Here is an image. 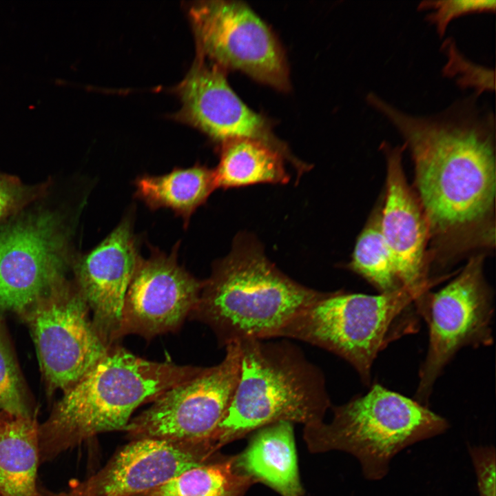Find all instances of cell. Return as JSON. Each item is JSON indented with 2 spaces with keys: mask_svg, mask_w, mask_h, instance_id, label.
Masks as SVG:
<instances>
[{
  "mask_svg": "<svg viewBox=\"0 0 496 496\" xmlns=\"http://www.w3.org/2000/svg\"><path fill=\"white\" fill-rule=\"evenodd\" d=\"M446 61L442 73L453 79L462 88H470L479 96L484 92L495 90V71L468 60L457 48L451 38L446 39L442 45Z\"/></svg>",
  "mask_w": 496,
  "mask_h": 496,
  "instance_id": "obj_23",
  "label": "cell"
},
{
  "mask_svg": "<svg viewBox=\"0 0 496 496\" xmlns=\"http://www.w3.org/2000/svg\"><path fill=\"white\" fill-rule=\"evenodd\" d=\"M238 344V379L211 439L216 450L278 422L304 426L323 422L331 408L324 376L300 349L287 341Z\"/></svg>",
  "mask_w": 496,
  "mask_h": 496,
  "instance_id": "obj_4",
  "label": "cell"
},
{
  "mask_svg": "<svg viewBox=\"0 0 496 496\" xmlns=\"http://www.w3.org/2000/svg\"><path fill=\"white\" fill-rule=\"evenodd\" d=\"M223 143L220 163L214 169L217 187L288 180L282 153L277 149L251 138H236Z\"/></svg>",
  "mask_w": 496,
  "mask_h": 496,
  "instance_id": "obj_20",
  "label": "cell"
},
{
  "mask_svg": "<svg viewBox=\"0 0 496 496\" xmlns=\"http://www.w3.org/2000/svg\"><path fill=\"white\" fill-rule=\"evenodd\" d=\"M255 484L236 468L235 455L218 452L208 462L135 496H245Z\"/></svg>",
  "mask_w": 496,
  "mask_h": 496,
  "instance_id": "obj_21",
  "label": "cell"
},
{
  "mask_svg": "<svg viewBox=\"0 0 496 496\" xmlns=\"http://www.w3.org/2000/svg\"><path fill=\"white\" fill-rule=\"evenodd\" d=\"M330 293L293 280L258 245L243 238L214 265L189 318L207 325L219 344L227 347L276 338L295 316Z\"/></svg>",
  "mask_w": 496,
  "mask_h": 496,
  "instance_id": "obj_2",
  "label": "cell"
},
{
  "mask_svg": "<svg viewBox=\"0 0 496 496\" xmlns=\"http://www.w3.org/2000/svg\"><path fill=\"white\" fill-rule=\"evenodd\" d=\"M207 442L157 438L133 440L69 496H135L156 488L214 457Z\"/></svg>",
  "mask_w": 496,
  "mask_h": 496,
  "instance_id": "obj_13",
  "label": "cell"
},
{
  "mask_svg": "<svg viewBox=\"0 0 496 496\" xmlns=\"http://www.w3.org/2000/svg\"><path fill=\"white\" fill-rule=\"evenodd\" d=\"M177 92L182 101L178 117L214 139L223 143L255 139L286 152L266 119L249 108L230 87L223 69L209 65L200 54Z\"/></svg>",
  "mask_w": 496,
  "mask_h": 496,
  "instance_id": "obj_16",
  "label": "cell"
},
{
  "mask_svg": "<svg viewBox=\"0 0 496 496\" xmlns=\"http://www.w3.org/2000/svg\"><path fill=\"white\" fill-rule=\"evenodd\" d=\"M139 258L132 222L125 218L92 250L74 260V282L108 347L119 340L124 298Z\"/></svg>",
  "mask_w": 496,
  "mask_h": 496,
  "instance_id": "obj_15",
  "label": "cell"
},
{
  "mask_svg": "<svg viewBox=\"0 0 496 496\" xmlns=\"http://www.w3.org/2000/svg\"><path fill=\"white\" fill-rule=\"evenodd\" d=\"M225 348L219 364L204 367L196 376L166 391L131 419L124 428L127 435L133 440L157 438L212 445L213 435L230 404L240 371L239 344Z\"/></svg>",
  "mask_w": 496,
  "mask_h": 496,
  "instance_id": "obj_10",
  "label": "cell"
},
{
  "mask_svg": "<svg viewBox=\"0 0 496 496\" xmlns=\"http://www.w3.org/2000/svg\"><path fill=\"white\" fill-rule=\"evenodd\" d=\"M483 262L484 255L472 257L445 287L435 293L428 291L415 302L429 333L415 397L425 406L437 378L461 348L493 342V297L483 275Z\"/></svg>",
  "mask_w": 496,
  "mask_h": 496,
  "instance_id": "obj_8",
  "label": "cell"
},
{
  "mask_svg": "<svg viewBox=\"0 0 496 496\" xmlns=\"http://www.w3.org/2000/svg\"><path fill=\"white\" fill-rule=\"evenodd\" d=\"M421 295L405 287L378 295L331 293L295 316L277 334L324 349L351 364L366 384L397 320Z\"/></svg>",
  "mask_w": 496,
  "mask_h": 496,
  "instance_id": "obj_6",
  "label": "cell"
},
{
  "mask_svg": "<svg viewBox=\"0 0 496 496\" xmlns=\"http://www.w3.org/2000/svg\"><path fill=\"white\" fill-rule=\"evenodd\" d=\"M29 415L21 378L0 317V412Z\"/></svg>",
  "mask_w": 496,
  "mask_h": 496,
  "instance_id": "obj_24",
  "label": "cell"
},
{
  "mask_svg": "<svg viewBox=\"0 0 496 496\" xmlns=\"http://www.w3.org/2000/svg\"><path fill=\"white\" fill-rule=\"evenodd\" d=\"M382 203L373 210L360 234L349 267L380 293H390L403 287L398 280L391 254L382 234Z\"/></svg>",
  "mask_w": 496,
  "mask_h": 496,
  "instance_id": "obj_22",
  "label": "cell"
},
{
  "mask_svg": "<svg viewBox=\"0 0 496 496\" xmlns=\"http://www.w3.org/2000/svg\"><path fill=\"white\" fill-rule=\"evenodd\" d=\"M331 408V422L304 427L308 449L313 453H350L371 480L384 477L390 462L401 451L448 427L446 420L427 406L378 384L366 393Z\"/></svg>",
  "mask_w": 496,
  "mask_h": 496,
  "instance_id": "obj_5",
  "label": "cell"
},
{
  "mask_svg": "<svg viewBox=\"0 0 496 496\" xmlns=\"http://www.w3.org/2000/svg\"><path fill=\"white\" fill-rule=\"evenodd\" d=\"M25 209L0 227V309L22 313L66 280L76 256L65 210Z\"/></svg>",
  "mask_w": 496,
  "mask_h": 496,
  "instance_id": "obj_7",
  "label": "cell"
},
{
  "mask_svg": "<svg viewBox=\"0 0 496 496\" xmlns=\"http://www.w3.org/2000/svg\"><path fill=\"white\" fill-rule=\"evenodd\" d=\"M52 184L49 178L28 185L15 176L0 172V224L45 197Z\"/></svg>",
  "mask_w": 496,
  "mask_h": 496,
  "instance_id": "obj_25",
  "label": "cell"
},
{
  "mask_svg": "<svg viewBox=\"0 0 496 496\" xmlns=\"http://www.w3.org/2000/svg\"><path fill=\"white\" fill-rule=\"evenodd\" d=\"M39 428L29 415L0 412V496H39Z\"/></svg>",
  "mask_w": 496,
  "mask_h": 496,
  "instance_id": "obj_18",
  "label": "cell"
},
{
  "mask_svg": "<svg viewBox=\"0 0 496 496\" xmlns=\"http://www.w3.org/2000/svg\"><path fill=\"white\" fill-rule=\"evenodd\" d=\"M170 254L154 250L140 257L123 304L118 339L138 335L147 340L177 331L198 302L203 282Z\"/></svg>",
  "mask_w": 496,
  "mask_h": 496,
  "instance_id": "obj_12",
  "label": "cell"
},
{
  "mask_svg": "<svg viewBox=\"0 0 496 496\" xmlns=\"http://www.w3.org/2000/svg\"><path fill=\"white\" fill-rule=\"evenodd\" d=\"M380 149L386 160V191L380 212L382 234L401 286L422 295L437 282L428 276V221L404 175V145L392 147L384 141Z\"/></svg>",
  "mask_w": 496,
  "mask_h": 496,
  "instance_id": "obj_14",
  "label": "cell"
},
{
  "mask_svg": "<svg viewBox=\"0 0 496 496\" xmlns=\"http://www.w3.org/2000/svg\"><path fill=\"white\" fill-rule=\"evenodd\" d=\"M198 54L280 90L289 88L284 52L268 25L247 5L207 1L189 10Z\"/></svg>",
  "mask_w": 496,
  "mask_h": 496,
  "instance_id": "obj_11",
  "label": "cell"
},
{
  "mask_svg": "<svg viewBox=\"0 0 496 496\" xmlns=\"http://www.w3.org/2000/svg\"><path fill=\"white\" fill-rule=\"evenodd\" d=\"M479 496H495V450L494 447H470Z\"/></svg>",
  "mask_w": 496,
  "mask_h": 496,
  "instance_id": "obj_27",
  "label": "cell"
},
{
  "mask_svg": "<svg viewBox=\"0 0 496 496\" xmlns=\"http://www.w3.org/2000/svg\"><path fill=\"white\" fill-rule=\"evenodd\" d=\"M293 424L278 422L255 431L247 447L235 455V465L240 473L282 496L304 495Z\"/></svg>",
  "mask_w": 496,
  "mask_h": 496,
  "instance_id": "obj_17",
  "label": "cell"
},
{
  "mask_svg": "<svg viewBox=\"0 0 496 496\" xmlns=\"http://www.w3.org/2000/svg\"><path fill=\"white\" fill-rule=\"evenodd\" d=\"M204 367L141 358L115 344L64 392L39 430L43 451L55 453L99 433L124 430L133 412Z\"/></svg>",
  "mask_w": 496,
  "mask_h": 496,
  "instance_id": "obj_3",
  "label": "cell"
},
{
  "mask_svg": "<svg viewBox=\"0 0 496 496\" xmlns=\"http://www.w3.org/2000/svg\"><path fill=\"white\" fill-rule=\"evenodd\" d=\"M495 0H442L423 1L418 4L420 10L428 11L427 21L437 34L442 37L449 23L462 15L475 12H494Z\"/></svg>",
  "mask_w": 496,
  "mask_h": 496,
  "instance_id": "obj_26",
  "label": "cell"
},
{
  "mask_svg": "<svg viewBox=\"0 0 496 496\" xmlns=\"http://www.w3.org/2000/svg\"><path fill=\"white\" fill-rule=\"evenodd\" d=\"M477 97L473 93L431 116L407 113L374 92L366 98L404 139L430 238L440 243L473 234L485 245L494 242L495 121Z\"/></svg>",
  "mask_w": 496,
  "mask_h": 496,
  "instance_id": "obj_1",
  "label": "cell"
},
{
  "mask_svg": "<svg viewBox=\"0 0 496 496\" xmlns=\"http://www.w3.org/2000/svg\"><path fill=\"white\" fill-rule=\"evenodd\" d=\"M136 195L150 209L167 208L185 225L216 187L214 170L195 165L160 175H143L135 180Z\"/></svg>",
  "mask_w": 496,
  "mask_h": 496,
  "instance_id": "obj_19",
  "label": "cell"
},
{
  "mask_svg": "<svg viewBox=\"0 0 496 496\" xmlns=\"http://www.w3.org/2000/svg\"><path fill=\"white\" fill-rule=\"evenodd\" d=\"M48 390L66 391L107 353L75 282L65 280L23 312Z\"/></svg>",
  "mask_w": 496,
  "mask_h": 496,
  "instance_id": "obj_9",
  "label": "cell"
}]
</instances>
